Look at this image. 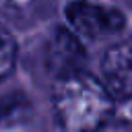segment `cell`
<instances>
[{"mask_svg":"<svg viewBox=\"0 0 132 132\" xmlns=\"http://www.w3.org/2000/svg\"><path fill=\"white\" fill-rule=\"evenodd\" d=\"M113 97L105 82L80 70L56 78L52 103L64 132H95L113 113Z\"/></svg>","mask_w":132,"mask_h":132,"instance_id":"cell-1","label":"cell"},{"mask_svg":"<svg viewBox=\"0 0 132 132\" xmlns=\"http://www.w3.org/2000/svg\"><path fill=\"white\" fill-rule=\"evenodd\" d=\"M103 82L116 101H126L132 97V37L111 45L105 52Z\"/></svg>","mask_w":132,"mask_h":132,"instance_id":"cell-4","label":"cell"},{"mask_svg":"<svg viewBox=\"0 0 132 132\" xmlns=\"http://www.w3.org/2000/svg\"><path fill=\"white\" fill-rule=\"evenodd\" d=\"M95 132H132V124H128V122H111L109 120Z\"/></svg>","mask_w":132,"mask_h":132,"instance_id":"cell-7","label":"cell"},{"mask_svg":"<svg viewBox=\"0 0 132 132\" xmlns=\"http://www.w3.org/2000/svg\"><path fill=\"white\" fill-rule=\"evenodd\" d=\"M66 19L78 35L103 37L124 29L126 16L113 6H101L87 0H74L66 6Z\"/></svg>","mask_w":132,"mask_h":132,"instance_id":"cell-2","label":"cell"},{"mask_svg":"<svg viewBox=\"0 0 132 132\" xmlns=\"http://www.w3.org/2000/svg\"><path fill=\"white\" fill-rule=\"evenodd\" d=\"M27 101L23 95H10L0 103V122H16L21 113L27 111Z\"/></svg>","mask_w":132,"mask_h":132,"instance_id":"cell-6","label":"cell"},{"mask_svg":"<svg viewBox=\"0 0 132 132\" xmlns=\"http://www.w3.org/2000/svg\"><path fill=\"white\" fill-rule=\"evenodd\" d=\"M16 64V43L12 35L0 27V80L8 78Z\"/></svg>","mask_w":132,"mask_h":132,"instance_id":"cell-5","label":"cell"},{"mask_svg":"<svg viewBox=\"0 0 132 132\" xmlns=\"http://www.w3.org/2000/svg\"><path fill=\"white\" fill-rule=\"evenodd\" d=\"M85 62L87 52L78 37L64 27L56 29L45 45V68L52 74H56V78H60L66 74L80 72Z\"/></svg>","mask_w":132,"mask_h":132,"instance_id":"cell-3","label":"cell"}]
</instances>
